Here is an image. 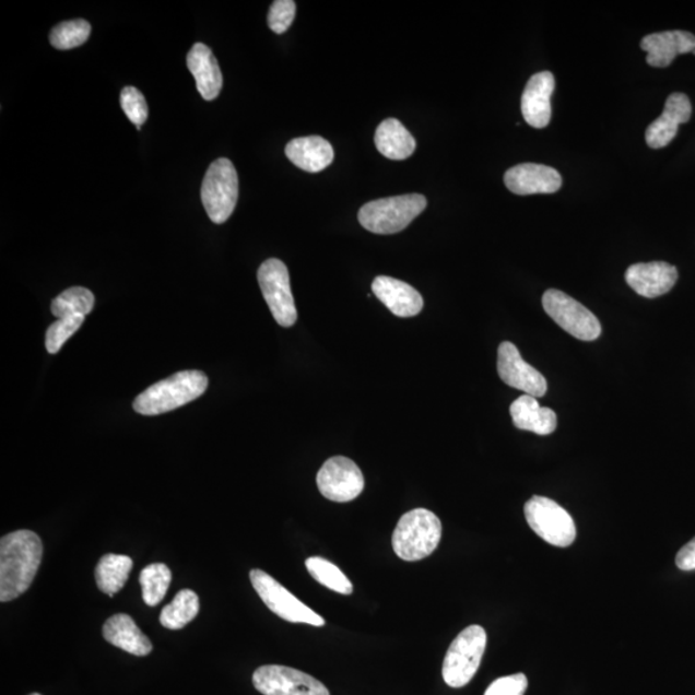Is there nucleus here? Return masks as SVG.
Returning a JSON list of instances; mask_svg holds the SVG:
<instances>
[{"label": "nucleus", "mask_w": 695, "mask_h": 695, "mask_svg": "<svg viewBox=\"0 0 695 695\" xmlns=\"http://www.w3.org/2000/svg\"><path fill=\"white\" fill-rule=\"evenodd\" d=\"M317 486L330 502L350 503L364 491L365 478L356 462L335 456L326 461L318 472Z\"/></svg>", "instance_id": "12"}, {"label": "nucleus", "mask_w": 695, "mask_h": 695, "mask_svg": "<svg viewBox=\"0 0 695 695\" xmlns=\"http://www.w3.org/2000/svg\"><path fill=\"white\" fill-rule=\"evenodd\" d=\"M94 307V295L91 290L75 286L64 290L52 302V314L57 318L63 317H86Z\"/></svg>", "instance_id": "28"}, {"label": "nucleus", "mask_w": 695, "mask_h": 695, "mask_svg": "<svg viewBox=\"0 0 695 695\" xmlns=\"http://www.w3.org/2000/svg\"><path fill=\"white\" fill-rule=\"evenodd\" d=\"M692 104L684 93H672L665 101L663 113L647 129L646 141L650 149H662L675 139L680 125L691 120Z\"/></svg>", "instance_id": "17"}, {"label": "nucleus", "mask_w": 695, "mask_h": 695, "mask_svg": "<svg viewBox=\"0 0 695 695\" xmlns=\"http://www.w3.org/2000/svg\"><path fill=\"white\" fill-rule=\"evenodd\" d=\"M238 177L234 164L228 158H219L205 174L201 186V201L212 222H226L237 204Z\"/></svg>", "instance_id": "6"}, {"label": "nucleus", "mask_w": 695, "mask_h": 695, "mask_svg": "<svg viewBox=\"0 0 695 695\" xmlns=\"http://www.w3.org/2000/svg\"><path fill=\"white\" fill-rule=\"evenodd\" d=\"M296 4L293 0H276L268 13V26L276 34H284L295 19Z\"/></svg>", "instance_id": "33"}, {"label": "nucleus", "mask_w": 695, "mask_h": 695, "mask_svg": "<svg viewBox=\"0 0 695 695\" xmlns=\"http://www.w3.org/2000/svg\"><path fill=\"white\" fill-rule=\"evenodd\" d=\"M554 91L555 78L550 71L539 72L528 81L521 96V114L527 125L538 129L549 126Z\"/></svg>", "instance_id": "15"}, {"label": "nucleus", "mask_w": 695, "mask_h": 695, "mask_svg": "<svg viewBox=\"0 0 695 695\" xmlns=\"http://www.w3.org/2000/svg\"><path fill=\"white\" fill-rule=\"evenodd\" d=\"M676 566L682 570L695 569V538L678 553Z\"/></svg>", "instance_id": "35"}, {"label": "nucleus", "mask_w": 695, "mask_h": 695, "mask_svg": "<svg viewBox=\"0 0 695 695\" xmlns=\"http://www.w3.org/2000/svg\"><path fill=\"white\" fill-rule=\"evenodd\" d=\"M133 561L127 555L107 554L101 557L96 568L98 589L108 597H114L128 581Z\"/></svg>", "instance_id": "25"}, {"label": "nucleus", "mask_w": 695, "mask_h": 695, "mask_svg": "<svg viewBox=\"0 0 695 695\" xmlns=\"http://www.w3.org/2000/svg\"><path fill=\"white\" fill-rule=\"evenodd\" d=\"M104 637L116 648L126 650L133 656L144 657L152 651L149 637L141 632L134 620L128 614H115L108 619L104 626Z\"/></svg>", "instance_id": "23"}, {"label": "nucleus", "mask_w": 695, "mask_h": 695, "mask_svg": "<svg viewBox=\"0 0 695 695\" xmlns=\"http://www.w3.org/2000/svg\"><path fill=\"white\" fill-rule=\"evenodd\" d=\"M187 67L197 81L202 98L213 101L220 96L223 86L222 71L208 46L197 43L187 55Z\"/></svg>", "instance_id": "20"}, {"label": "nucleus", "mask_w": 695, "mask_h": 695, "mask_svg": "<svg viewBox=\"0 0 695 695\" xmlns=\"http://www.w3.org/2000/svg\"><path fill=\"white\" fill-rule=\"evenodd\" d=\"M640 47L651 68H668L679 55L694 52L695 36L682 31L650 34L644 36Z\"/></svg>", "instance_id": "19"}, {"label": "nucleus", "mask_w": 695, "mask_h": 695, "mask_svg": "<svg viewBox=\"0 0 695 695\" xmlns=\"http://www.w3.org/2000/svg\"><path fill=\"white\" fill-rule=\"evenodd\" d=\"M200 611L198 593L192 590L179 591L173 602L161 614V624L165 628L180 629L197 619Z\"/></svg>", "instance_id": "26"}, {"label": "nucleus", "mask_w": 695, "mask_h": 695, "mask_svg": "<svg viewBox=\"0 0 695 695\" xmlns=\"http://www.w3.org/2000/svg\"><path fill=\"white\" fill-rule=\"evenodd\" d=\"M120 104L127 118L140 130L149 116L148 103L142 92L134 89V86H126L120 94Z\"/></svg>", "instance_id": "32"}, {"label": "nucleus", "mask_w": 695, "mask_h": 695, "mask_svg": "<svg viewBox=\"0 0 695 695\" xmlns=\"http://www.w3.org/2000/svg\"><path fill=\"white\" fill-rule=\"evenodd\" d=\"M528 680L525 673L499 678L488 686L484 695H525Z\"/></svg>", "instance_id": "34"}, {"label": "nucleus", "mask_w": 695, "mask_h": 695, "mask_svg": "<svg viewBox=\"0 0 695 695\" xmlns=\"http://www.w3.org/2000/svg\"><path fill=\"white\" fill-rule=\"evenodd\" d=\"M505 185L509 191L521 197L535 193H555L561 190L563 179L559 172L547 165L526 163L513 166L505 173Z\"/></svg>", "instance_id": "14"}, {"label": "nucleus", "mask_w": 695, "mask_h": 695, "mask_svg": "<svg viewBox=\"0 0 695 695\" xmlns=\"http://www.w3.org/2000/svg\"><path fill=\"white\" fill-rule=\"evenodd\" d=\"M258 282L271 314L282 328L298 320L287 267L279 259H268L259 267Z\"/></svg>", "instance_id": "10"}, {"label": "nucleus", "mask_w": 695, "mask_h": 695, "mask_svg": "<svg viewBox=\"0 0 695 695\" xmlns=\"http://www.w3.org/2000/svg\"><path fill=\"white\" fill-rule=\"evenodd\" d=\"M285 152L290 162L308 173L322 172L334 161L330 142L318 136L290 141Z\"/></svg>", "instance_id": "21"}, {"label": "nucleus", "mask_w": 695, "mask_h": 695, "mask_svg": "<svg viewBox=\"0 0 695 695\" xmlns=\"http://www.w3.org/2000/svg\"><path fill=\"white\" fill-rule=\"evenodd\" d=\"M208 376L198 370L180 372L149 387L136 398L133 409L144 416L162 415L205 393Z\"/></svg>", "instance_id": "2"}, {"label": "nucleus", "mask_w": 695, "mask_h": 695, "mask_svg": "<svg viewBox=\"0 0 695 695\" xmlns=\"http://www.w3.org/2000/svg\"><path fill=\"white\" fill-rule=\"evenodd\" d=\"M428 204L423 195L411 193L367 202L358 213L361 226L376 235H393L410 226Z\"/></svg>", "instance_id": "4"}, {"label": "nucleus", "mask_w": 695, "mask_h": 695, "mask_svg": "<svg viewBox=\"0 0 695 695\" xmlns=\"http://www.w3.org/2000/svg\"><path fill=\"white\" fill-rule=\"evenodd\" d=\"M542 307L555 323L576 339L592 342L602 334L597 316L561 290H547L542 296Z\"/></svg>", "instance_id": "9"}, {"label": "nucleus", "mask_w": 695, "mask_h": 695, "mask_svg": "<svg viewBox=\"0 0 695 695\" xmlns=\"http://www.w3.org/2000/svg\"><path fill=\"white\" fill-rule=\"evenodd\" d=\"M376 149L390 161H404L414 154L416 141L401 121L387 119L376 129Z\"/></svg>", "instance_id": "24"}, {"label": "nucleus", "mask_w": 695, "mask_h": 695, "mask_svg": "<svg viewBox=\"0 0 695 695\" xmlns=\"http://www.w3.org/2000/svg\"><path fill=\"white\" fill-rule=\"evenodd\" d=\"M676 267L665 262L636 263L627 268L625 279L629 287L644 298H658L675 286Z\"/></svg>", "instance_id": "16"}, {"label": "nucleus", "mask_w": 695, "mask_h": 695, "mask_svg": "<svg viewBox=\"0 0 695 695\" xmlns=\"http://www.w3.org/2000/svg\"><path fill=\"white\" fill-rule=\"evenodd\" d=\"M42 556L38 534L24 530L3 535L0 541V600L3 603L17 599L31 588Z\"/></svg>", "instance_id": "1"}, {"label": "nucleus", "mask_w": 695, "mask_h": 695, "mask_svg": "<svg viewBox=\"0 0 695 695\" xmlns=\"http://www.w3.org/2000/svg\"><path fill=\"white\" fill-rule=\"evenodd\" d=\"M250 581L263 603L280 619L293 622V624H307L316 627L325 625V620L320 614L302 603L285 586L266 574L264 570L252 569Z\"/></svg>", "instance_id": "8"}, {"label": "nucleus", "mask_w": 695, "mask_h": 695, "mask_svg": "<svg viewBox=\"0 0 695 695\" xmlns=\"http://www.w3.org/2000/svg\"><path fill=\"white\" fill-rule=\"evenodd\" d=\"M373 293L398 317L417 316L424 307L423 296L415 287L393 278H376L373 282Z\"/></svg>", "instance_id": "18"}, {"label": "nucleus", "mask_w": 695, "mask_h": 695, "mask_svg": "<svg viewBox=\"0 0 695 695\" xmlns=\"http://www.w3.org/2000/svg\"><path fill=\"white\" fill-rule=\"evenodd\" d=\"M172 582V572L163 563L150 564L140 576L143 602L156 606L163 602Z\"/></svg>", "instance_id": "27"}, {"label": "nucleus", "mask_w": 695, "mask_h": 695, "mask_svg": "<svg viewBox=\"0 0 695 695\" xmlns=\"http://www.w3.org/2000/svg\"><path fill=\"white\" fill-rule=\"evenodd\" d=\"M441 539V523L436 514L426 509L405 513L393 532L392 545L398 557L417 562L434 553Z\"/></svg>", "instance_id": "3"}, {"label": "nucleus", "mask_w": 695, "mask_h": 695, "mask_svg": "<svg viewBox=\"0 0 695 695\" xmlns=\"http://www.w3.org/2000/svg\"><path fill=\"white\" fill-rule=\"evenodd\" d=\"M85 317H63L57 318V321L49 326L46 334V346L50 354L61 351V348L68 340L82 328Z\"/></svg>", "instance_id": "31"}, {"label": "nucleus", "mask_w": 695, "mask_h": 695, "mask_svg": "<svg viewBox=\"0 0 695 695\" xmlns=\"http://www.w3.org/2000/svg\"><path fill=\"white\" fill-rule=\"evenodd\" d=\"M252 684L263 695H330L320 680L279 664L259 668L252 675Z\"/></svg>", "instance_id": "11"}, {"label": "nucleus", "mask_w": 695, "mask_h": 695, "mask_svg": "<svg viewBox=\"0 0 695 695\" xmlns=\"http://www.w3.org/2000/svg\"><path fill=\"white\" fill-rule=\"evenodd\" d=\"M306 567L318 584L326 586V588L343 593V596H351L353 592V585L348 579L335 564L323 559L320 556L309 557L306 562Z\"/></svg>", "instance_id": "29"}, {"label": "nucleus", "mask_w": 695, "mask_h": 695, "mask_svg": "<svg viewBox=\"0 0 695 695\" xmlns=\"http://www.w3.org/2000/svg\"><path fill=\"white\" fill-rule=\"evenodd\" d=\"M514 425L520 431L549 436L556 429L557 417L549 408H542L535 397L523 394L510 405Z\"/></svg>", "instance_id": "22"}, {"label": "nucleus", "mask_w": 695, "mask_h": 695, "mask_svg": "<svg viewBox=\"0 0 695 695\" xmlns=\"http://www.w3.org/2000/svg\"><path fill=\"white\" fill-rule=\"evenodd\" d=\"M486 646L487 634L482 626L473 625L463 629L447 650L441 669L445 683L458 690L472 682Z\"/></svg>", "instance_id": "5"}, {"label": "nucleus", "mask_w": 695, "mask_h": 695, "mask_svg": "<svg viewBox=\"0 0 695 695\" xmlns=\"http://www.w3.org/2000/svg\"><path fill=\"white\" fill-rule=\"evenodd\" d=\"M525 516L531 530L550 545L568 547L577 538L574 518L553 499L533 496L525 505Z\"/></svg>", "instance_id": "7"}, {"label": "nucleus", "mask_w": 695, "mask_h": 695, "mask_svg": "<svg viewBox=\"0 0 695 695\" xmlns=\"http://www.w3.org/2000/svg\"><path fill=\"white\" fill-rule=\"evenodd\" d=\"M497 373L499 379L525 394L540 398L547 392L545 376L527 364L518 348L510 342H504L498 346Z\"/></svg>", "instance_id": "13"}, {"label": "nucleus", "mask_w": 695, "mask_h": 695, "mask_svg": "<svg viewBox=\"0 0 695 695\" xmlns=\"http://www.w3.org/2000/svg\"><path fill=\"white\" fill-rule=\"evenodd\" d=\"M89 21L78 19L64 21L52 28L49 42L56 49L67 50L84 45L91 35Z\"/></svg>", "instance_id": "30"}, {"label": "nucleus", "mask_w": 695, "mask_h": 695, "mask_svg": "<svg viewBox=\"0 0 695 695\" xmlns=\"http://www.w3.org/2000/svg\"><path fill=\"white\" fill-rule=\"evenodd\" d=\"M31 695H42V694H39V693H33V694H31Z\"/></svg>", "instance_id": "36"}]
</instances>
